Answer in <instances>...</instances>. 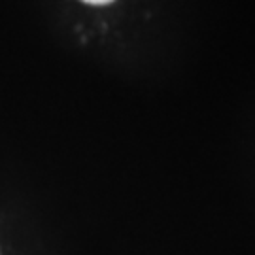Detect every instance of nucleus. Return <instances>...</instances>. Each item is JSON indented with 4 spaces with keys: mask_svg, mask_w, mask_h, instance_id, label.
<instances>
[{
    "mask_svg": "<svg viewBox=\"0 0 255 255\" xmlns=\"http://www.w3.org/2000/svg\"><path fill=\"white\" fill-rule=\"evenodd\" d=\"M83 2H87V4H93V6H104V4H110V2H114V0H83Z\"/></svg>",
    "mask_w": 255,
    "mask_h": 255,
    "instance_id": "1",
    "label": "nucleus"
}]
</instances>
